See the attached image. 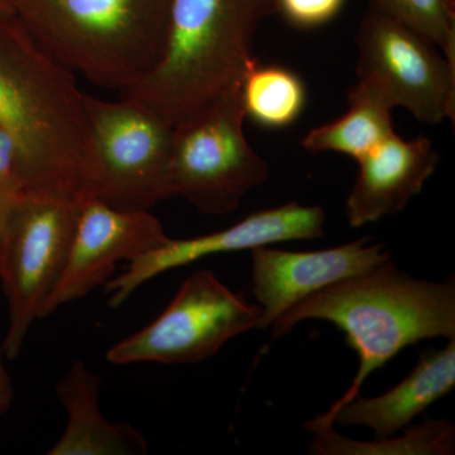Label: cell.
I'll return each instance as SVG.
<instances>
[{"mask_svg":"<svg viewBox=\"0 0 455 455\" xmlns=\"http://www.w3.org/2000/svg\"><path fill=\"white\" fill-rule=\"evenodd\" d=\"M0 124L20 148L26 193L84 196L92 151L86 94L13 12H0Z\"/></svg>","mask_w":455,"mask_h":455,"instance_id":"1","label":"cell"},{"mask_svg":"<svg viewBox=\"0 0 455 455\" xmlns=\"http://www.w3.org/2000/svg\"><path fill=\"white\" fill-rule=\"evenodd\" d=\"M304 320H325L346 334L359 366L348 390L317 420H326L353 398L364 381L418 341L455 339V280L433 283L409 276L391 259L366 274L331 284L293 305L271 328L280 339Z\"/></svg>","mask_w":455,"mask_h":455,"instance_id":"2","label":"cell"},{"mask_svg":"<svg viewBox=\"0 0 455 455\" xmlns=\"http://www.w3.org/2000/svg\"><path fill=\"white\" fill-rule=\"evenodd\" d=\"M277 0H170L163 55L121 92L172 127L241 85L257 64L254 38Z\"/></svg>","mask_w":455,"mask_h":455,"instance_id":"3","label":"cell"},{"mask_svg":"<svg viewBox=\"0 0 455 455\" xmlns=\"http://www.w3.org/2000/svg\"><path fill=\"white\" fill-rule=\"evenodd\" d=\"M170 0H13L33 40L100 88H131L163 55Z\"/></svg>","mask_w":455,"mask_h":455,"instance_id":"4","label":"cell"},{"mask_svg":"<svg viewBox=\"0 0 455 455\" xmlns=\"http://www.w3.org/2000/svg\"><path fill=\"white\" fill-rule=\"evenodd\" d=\"M242 85V84H241ZM241 85L227 90L173 127L171 184L206 215L236 211L268 179V164L244 136Z\"/></svg>","mask_w":455,"mask_h":455,"instance_id":"5","label":"cell"},{"mask_svg":"<svg viewBox=\"0 0 455 455\" xmlns=\"http://www.w3.org/2000/svg\"><path fill=\"white\" fill-rule=\"evenodd\" d=\"M82 199L25 193L12 204L0 256V281L9 319L0 352L7 359L20 355L29 329L42 319L61 280Z\"/></svg>","mask_w":455,"mask_h":455,"instance_id":"6","label":"cell"},{"mask_svg":"<svg viewBox=\"0 0 455 455\" xmlns=\"http://www.w3.org/2000/svg\"><path fill=\"white\" fill-rule=\"evenodd\" d=\"M92 151L84 196L114 209L151 211L173 196V127L131 99L103 100L86 94Z\"/></svg>","mask_w":455,"mask_h":455,"instance_id":"7","label":"cell"},{"mask_svg":"<svg viewBox=\"0 0 455 455\" xmlns=\"http://www.w3.org/2000/svg\"><path fill=\"white\" fill-rule=\"evenodd\" d=\"M260 309L212 271L194 272L157 319L108 350L113 364L205 361L238 335L259 329Z\"/></svg>","mask_w":455,"mask_h":455,"instance_id":"8","label":"cell"},{"mask_svg":"<svg viewBox=\"0 0 455 455\" xmlns=\"http://www.w3.org/2000/svg\"><path fill=\"white\" fill-rule=\"evenodd\" d=\"M355 40L358 80L372 84L418 121L435 125L454 119L455 64L435 44L371 9Z\"/></svg>","mask_w":455,"mask_h":455,"instance_id":"9","label":"cell"},{"mask_svg":"<svg viewBox=\"0 0 455 455\" xmlns=\"http://www.w3.org/2000/svg\"><path fill=\"white\" fill-rule=\"evenodd\" d=\"M325 212L319 205L287 203L248 215L235 226L196 238L172 239L132 259L127 271L106 283L109 307L116 309L143 283L164 272L212 254L251 251L260 245L310 241L324 235Z\"/></svg>","mask_w":455,"mask_h":455,"instance_id":"10","label":"cell"},{"mask_svg":"<svg viewBox=\"0 0 455 455\" xmlns=\"http://www.w3.org/2000/svg\"><path fill=\"white\" fill-rule=\"evenodd\" d=\"M169 239L151 211H119L94 197L83 196L70 256L42 319L106 284L121 260L131 262Z\"/></svg>","mask_w":455,"mask_h":455,"instance_id":"11","label":"cell"},{"mask_svg":"<svg viewBox=\"0 0 455 455\" xmlns=\"http://www.w3.org/2000/svg\"><path fill=\"white\" fill-rule=\"evenodd\" d=\"M252 254V292L259 301V329H267L293 305L331 284L366 274L391 259L382 244L362 238L309 252L260 245Z\"/></svg>","mask_w":455,"mask_h":455,"instance_id":"12","label":"cell"},{"mask_svg":"<svg viewBox=\"0 0 455 455\" xmlns=\"http://www.w3.org/2000/svg\"><path fill=\"white\" fill-rule=\"evenodd\" d=\"M357 163V179L347 197L352 228L403 212L435 172L439 154L429 139L407 140L394 133Z\"/></svg>","mask_w":455,"mask_h":455,"instance_id":"13","label":"cell"},{"mask_svg":"<svg viewBox=\"0 0 455 455\" xmlns=\"http://www.w3.org/2000/svg\"><path fill=\"white\" fill-rule=\"evenodd\" d=\"M455 387V339L442 349L421 355L412 372L381 396H358L344 403L326 420L307 421V431L334 424L367 427L376 438H387L403 431L427 407L447 396Z\"/></svg>","mask_w":455,"mask_h":455,"instance_id":"14","label":"cell"},{"mask_svg":"<svg viewBox=\"0 0 455 455\" xmlns=\"http://www.w3.org/2000/svg\"><path fill=\"white\" fill-rule=\"evenodd\" d=\"M101 379L83 361L73 363L57 385L60 403L68 411V427L49 455L146 454L143 434L128 423H110L99 407Z\"/></svg>","mask_w":455,"mask_h":455,"instance_id":"15","label":"cell"},{"mask_svg":"<svg viewBox=\"0 0 455 455\" xmlns=\"http://www.w3.org/2000/svg\"><path fill=\"white\" fill-rule=\"evenodd\" d=\"M394 108L381 90L358 80L350 89L344 116L310 131L301 145L310 154L337 152L358 161L396 133L392 122Z\"/></svg>","mask_w":455,"mask_h":455,"instance_id":"16","label":"cell"},{"mask_svg":"<svg viewBox=\"0 0 455 455\" xmlns=\"http://www.w3.org/2000/svg\"><path fill=\"white\" fill-rule=\"evenodd\" d=\"M314 440L310 453L317 455H449L455 451V427L449 420L427 419L405 427L403 435L376 438L370 442L344 438L334 427L310 431Z\"/></svg>","mask_w":455,"mask_h":455,"instance_id":"17","label":"cell"},{"mask_svg":"<svg viewBox=\"0 0 455 455\" xmlns=\"http://www.w3.org/2000/svg\"><path fill=\"white\" fill-rule=\"evenodd\" d=\"M245 116L267 128H283L300 116L307 90L300 77L283 66H260L245 74L241 85Z\"/></svg>","mask_w":455,"mask_h":455,"instance_id":"18","label":"cell"},{"mask_svg":"<svg viewBox=\"0 0 455 455\" xmlns=\"http://www.w3.org/2000/svg\"><path fill=\"white\" fill-rule=\"evenodd\" d=\"M371 11L423 35L455 64V0H368Z\"/></svg>","mask_w":455,"mask_h":455,"instance_id":"19","label":"cell"},{"mask_svg":"<svg viewBox=\"0 0 455 455\" xmlns=\"http://www.w3.org/2000/svg\"><path fill=\"white\" fill-rule=\"evenodd\" d=\"M346 0H277V13L300 28H314L331 22Z\"/></svg>","mask_w":455,"mask_h":455,"instance_id":"20","label":"cell"},{"mask_svg":"<svg viewBox=\"0 0 455 455\" xmlns=\"http://www.w3.org/2000/svg\"><path fill=\"white\" fill-rule=\"evenodd\" d=\"M0 193L20 196L26 193L22 160L16 140L0 124Z\"/></svg>","mask_w":455,"mask_h":455,"instance_id":"21","label":"cell"},{"mask_svg":"<svg viewBox=\"0 0 455 455\" xmlns=\"http://www.w3.org/2000/svg\"><path fill=\"white\" fill-rule=\"evenodd\" d=\"M13 383H12L11 376L5 370L3 353L0 352V416L8 411L12 401H13Z\"/></svg>","mask_w":455,"mask_h":455,"instance_id":"22","label":"cell"},{"mask_svg":"<svg viewBox=\"0 0 455 455\" xmlns=\"http://www.w3.org/2000/svg\"><path fill=\"white\" fill-rule=\"evenodd\" d=\"M17 196L0 193V256H2L3 241H4L9 212H11L12 204H13Z\"/></svg>","mask_w":455,"mask_h":455,"instance_id":"23","label":"cell"},{"mask_svg":"<svg viewBox=\"0 0 455 455\" xmlns=\"http://www.w3.org/2000/svg\"><path fill=\"white\" fill-rule=\"evenodd\" d=\"M0 12H13V0H0Z\"/></svg>","mask_w":455,"mask_h":455,"instance_id":"24","label":"cell"}]
</instances>
